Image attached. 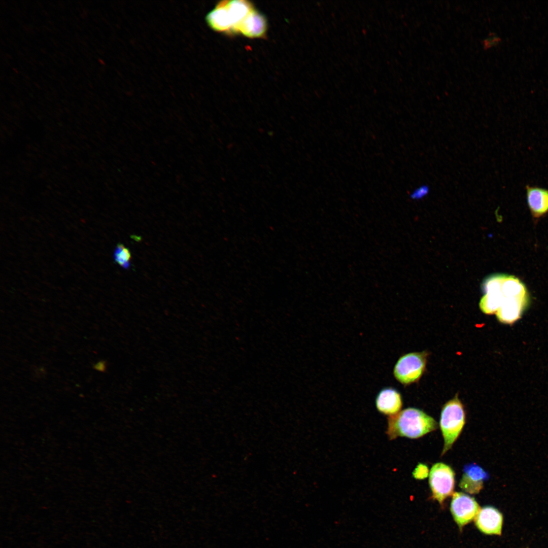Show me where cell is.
I'll use <instances>...</instances> for the list:
<instances>
[{
    "mask_svg": "<svg viewBox=\"0 0 548 548\" xmlns=\"http://www.w3.org/2000/svg\"><path fill=\"white\" fill-rule=\"evenodd\" d=\"M465 423L463 405L458 394L442 407L439 421L444 444L441 455L452 447L460 434Z\"/></svg>",
    "mask_w": 548,
    "mask_h": 548,
    "instance_id": "2",
    "label": "cell"
},
{
    "mask_svg": "<svg viewBox=\"0 0 548 548\" xmlns=\"http://www.w3.org/2000/svg\"><path fill=\"white\" fill-rule=\"evenodd\" d=\"M429 190L428 186L423 185L414 190L410 196L411 198L414 199H420L427 195Z\"/></svg>",
    "mask_w": 548,
    "mask_h": 548,
    "instance_id": "14",
    "label": "cell"
},
{
    "mask_svg": "<svg viewBox=\"0 0 548 548\" xmlns=\"http://www.w3.org/2000/svg\"><path fill=\"white\" fill-rule=\"evenodd\" d=\"M375 404L381 414L393 416L399 413L402 406V397L395 389L386 387L382 389L377 394Z\"/></svg>",
    "mask_w": 548,
    "mask_h": 548,
    "instance_id": "8",
    "label": "cell"
},
{
    "mask_svg": "<svg viewBox=\"0 0 548 548\" xmlns=\"http://www.w3.org/2000/svg\"><path fill=\"white\" fill-rule=\"evenodd\" d=\"M115 262L122 268H129L131 265V255L129 250L122 244H118L113 254Z\"/></svg>",
    "mask_w": 548,
    "mask_h": 548,
    "instance_id": "12",
    "label": "cell"
},
{
    "mask_svg": "<svg viewBox=\"0 0 548 548\" xmlns=\"http://www.w3.org/2000/svg\"><path fill=\"white\" fill-rule=\"evenodd\" d=\"M426 352L410 353L401 356L395 365L393 373L401 384L407 385L418 381L426 367Z\"/></svg>",
    "mask_w": 548,
    "mask_h": 548,
    "instance_id": "3",
    "label": "cell"
},
{
    "mask_svg": "<svg viewBox=\"0 0 548 548\" xmlns=\"http://www.w3.org/2000/svg\"><path fill=\"white\" fill-rule=\"evenodd\" d=\"M267 23L265 17L254 9L238 25L234 33H241L251 38H260L265 35Z\"/></svg>",
    "mask_w": 548,
    "mask_h": 548,
    "instance_id": "9",
    "label": "cell"
},
{
    "mask_svg": "<svg viewBox=\"0 0 548 548\" xmlns=\"http://www.w3.org/2000/svg\"><path fill=\"white\" fill-rule=\"evenodd\" d=\"M488 472L474 463L464 466L463 474L459 483L460 488L469 494L478 493L483 489L484 483L489 479Z\"/></svg>",
    "mask_w": 548,
    "mask_h": 548,
    "instance_id": "6",
    "label": "cell"
},
{
    "mask_svg": "<svg viewBox=\"0 0 548 548\" xmlns=\"http://www.w3.org/2000/svg\"><path fill=\"white\" fill-rule=\"evenodd\" d=\"M474 520L476 527L482 533L488 535L501 534L503 516L496 508L487 506L481 508Z\"/></svg>",
    "mask_w": 548,
    "mask_h": 548,
    "instance_id": "7",
    "label": "cell"
},
{
    "mask_svg": "<svg viewBox=\"0 0 548 548\" xmlns=\"http://www.w3.org/2000/svg\"><path fill=\"white\" fill-rule=\"evenodd\" d=\"M227 18L231 26V32L234 33L238 25L254 9L249 2L243 0L223 1Z\"/></svg>",
    "mask_w": 548,
    "mask_h": 548,
    "instance_id": "11",
    "label": "cell"
},
{
    "mask_svg": "<svg viewBox=\"0 0 548 548\" xmlns=\"http://www.w3.org/2000/svg\"><path fill=\"white\" fill-rule=\"evenodd\" d=\"M436 421L423 411L408 407L389 417L386 434L390 440L398 437L416 439L437 429Z\"/></svg>",
    "mask_w": 548,
    "mask_h": 548,
    "instance_id": "1",
    "label": "cell"
},
{
    "mask_svg": "<svg viewBox=\"0 0 548 548\" xmlns=\"http://www.w3.org/2000/svg\"><path fill=\"white\" fill-rule=\"evenodd\" d=\"M94 368L97 370L101 372L105 371L107 368V364L106 361H100L98 362H97L96 364L94 366Z\"/></svg>",
    "mask_w": 548,
    "mask_h": 548,
    "instance_id": "15",
    "label": "cell"
},
{
    "mask_svg": "<svg viewBox=\"0 0 548 548\" xmlns=\"http://www.w3.org/2000/svg\"><path fill=\"white\" fill-rule=\"evenodd\" d=\"M527 203L535 218H539L548 212V190L536 186L526 187Z\"/></svg>",
    "mask_w": 548,
    "mask_h": 548,
    "instance_id": "10",
    "label": "cell"
},
{
    "mask_svg": "<svg viewBox=\"0 0 548 548\" xmlns=\"http://www.w3.org/2000/svg\"><path fill=\"white\" fill-rule=\"evenodd\" d=\"M451 511L459 528L475 519L480 511V505L474 499L462 492H455L451 503Z\"/></svg>",
    "mask_w": 548,
    "mask_h": 548,
    "instance_id": "5",
    "label": "cell"
},
{
    "mask_svg": "<svg viewBox=\"0 0 548 548\" xmlns=\"http://www.w3.org/2000/svg\"><path fill=\"white\" fill-rule=\"evenodd\" d=\"M429 470L427 466L424 464H419L413 472V476L417 480H423L428 476Z\"/></svg>",
    "mask_w": 548,
    "mask_h": 548,
    "instance_id": "13",
    "label": "cell"
},
{
    "mask_svg": "<svg viewBox=\"0 0 548 548\" xmlns=\"http://www.w3.org/2000/svg\"><path fill=\"white\" fill-rule=\"evenodd\" d=\"M455 474L448 465L442 462L434 464L429 472V484L432 498L443 505L444 500L453 494Z\"/></svg>",
    "mask_w": 548,
    "mask_h": 548,
    "instance_id": "4",
    "label": "cell"
}]
</instances>
